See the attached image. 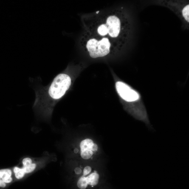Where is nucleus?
I'll use <instances>...</instances> for the list:
<instances>
[{
  "instance_id": "nucleus-1",
  "label": "nucleus",
  "mask_w": 189,
  "mask_h": 189,
  "mask_svg": "<svg viewBox=\"0 0 189 189\" xmlns=\"http://www.w3.org/2000/svg\"><path fill=\"white\" fill-rule=\"evenodd\" d=\"M71 84L69 76L64 74H59L51 84L49 89V94L51 98L58 100L65 94Z\"/></svg>"
},
{
  "instance_id": "nucleus-9",
  "label": "nucleus",
  "mask_w": 189,
  "mask_h": 189,
  "mask_svg": "<svg viewBox=\"0 0 189 189\" xmlns=\"http://www.w3.org/2000/svg\"><path fill=\"white\" fill-rule=\"evenodd\" d=\"M88 185L86 177L84 176L81 178L77 183V186L80 189H85Z\"/></svg>"
},
{
  "instance_id": "nucleus-8",
  "label": "nucleus",
  "mask_w": 189,
  "mask_h": 189,
  "mask_svg": "<svg viewBox=\"0 0 189 189\" xmlns=\"http://www.w3.org/2000/svg\"><path fill=\"white\" fill-rule=\"evenodd\" d=\"M93 154V152L90 150L85 149L81 150V156L83 159H89L92 156Z\"/></svg>"
},
{
  "instance_id": "nucleus-7",
  "label": "nucleus",
  "mask_w": 189,
  "mask_h": 189,
  "mask_svg": "<svg viewBox=\"0 0 189 189\" xmlns=\"http://www.w3.org/2000/svg\"><path fill=\"white\" fill-rule=\"evenodd\" d=\"M94 142L91 139H87L82 141L81 142L80 147L81 150L85 149L90 150Z\"/></svg>"
},
{
  "instance_id": "nucleus-18",
  "label": "nucleus",
  "mask_w": 189,
  "mask_h": 189,
  "mask_svg": "<svg viewBox=\"0 0 189 189\" xmlns=\"http://www.w3.org/2000/svg\"><path fill=\"white\" fill-rule=\"evenodd\" d=\"M75 171H75V173H76V174H80L81 173V169L80 168H78V167H77V168H76L75 169Z\"/></svg>"
},
{
  "instance_id": "nucleus-20",
  "label": "nucleus",
  "mask_w": 189,
  "mask_h": 189,
  "mask_svg": "<svg viewBox=\"0 0 189 189\" xmlns=\"http://www.w3.org/2000/svg\"><path fill=\"white\" fill-rule=\"evenodd\" d=\"M99 12H100V11H97L96 12V13L98 14L99 13Z\"/></svg>"
},
{
  "instance_id": "nucleus-3",
  "label": "nucleus",
  "mask_w": 189,
  "mask_h": 189,
  "mask_svg": "<svg viewBox=\"0 0 189 189\" xmlns=\"http://www.w3.org/2000/svg\"><path fill=\"white\" fill-rule=\"evenodd\" d=\"M116 87L119 95L125 101L134 102L139 98L138 93L123 82H117L116 83Z\"/></svg>"
},
{
  "instance_id": "nucleus-15",
  "label": "nucleus",
  "mask_w": 189,
  "mask_h": 189,
  "mask_svg": "<svg viewBox=\"0 0 189 189\" xmlns=\"http://www.w3.org/2000/svg\"><path fill=\"white\" fill-rule=\"evenodd\" d=\"M3 182L5 183H10L12 181V178L11 176H4L2 179Z\"/></svg>"
},
{
  "instance_id": "nucleus-10",
  "label": "nucleus",
  "mask_w": 189,
  "mask_h": 189,
  "mask_svg": "<svg viewBox=\"0 0 189 189\" xmlns=\"http://www.w3.org/2000/svg\"><path fill=\"white\" fill-rule=\"evenodd\" d=\"M98 33L101 36H105L108 34V29L106 24H103L99 26L97 29Z\"/></svg>"
},
{
  "instance_id": "nucleus-17",
  "label": "nucleus",
  "mask_w": 189,
  "mask_h": 189,
  "mask_svg": "<svg viewBox=\"0 0 189 189\" xmlns=\"http://www.w3.org/2000/svg\"><path fill=\"white\" fill-rule=\"evenodd\" d=\"M6 186V183L1 179H0V187L4 188Z\"/></svg>"
},
{
  "instance_id": "nucleus-14",
  "label": "nucleus",
  "mask_w": 189,
  "mask_h": 189,
  "mask_svg": "<svg viewBox=\"0 0 189 189\" xmlns=\"http://www.w3.org/2000/svg\"><path fill=\"white\" fill-rule=\"evenodd\" d=\"M91 167L87 166L85 167L83 170V176H86L91 173Z\"/></svg>"
},
{
  "instance_id": "nucleus-6",
  "label": "nucleus",
  "mask_w": 189,
  "mask_h": 189,
  "mask_svg": "<svg viewBox=\"0 0 189 189\" xmlns=\"http://www.w3.org/2000/svg\"><path fill=\"white\" fill-rule=\"evenodd\" d=\"M88 185L95 186L98 184L99 175L96 173H93L86 177Z\"/></svg>"
},
{
  "instance_id": "nucleus-5",
  "label": "nucleus",
  "mask_w": 189,
  "mask_h": 189,
  "mask_svg": "<svg viewBox=\"0 0 189 189\" xmlns=\"http://www.w3.org/2000/svg\"><path fill=\"white\" fill-rule=\"evenodd\" d=\"M36 167V164L32 163L27 166H23L22 168L15 167L13 169V172L16 179H21L24 177L26 174L32 173Z\"/></svg>"
},
{
  "instance_id": "nucleus-2",
  "label": "nucleus",
  "mask_w": 189,
  "mask_h": 189,
  "mask_svg": "<svg viewBox=\"0 0 189 189\" xmlns=\"http://www.w3.org/2000/svg\"><path fill=\"white\" fill-rule=\"evenodd\" d=\"M110 46L109 39L104 38L99 41L95 39H91L88 41L86 47L91 57L96 58L108 55Z\"/></svg>"
},
{
  "instance_id": "nucleus-11",
  "label": "nucleus",
  "mask_w": 189,
  "mask_h": 189,
  "mask_svg": "<svg viewBox=\"0 0 189 189\" xmlns=\"http://www.w3.org/2000/svg\"><path fill=\"white\" fill-rule=\"evenodd\" d=\"M12 172L10 170L3 169L0 170V179H2L4 176H11Z\"/></svg>"
},
{
  "instance_id": "nucleus-16",
  "label": "nucleus",
  "mask_w": 189,
  "mask_h": 189,
  "mask_svg": "<svg viewBox=\"0 0 189 189\" xmlns=\"http://www.w3.org/2000/svg\"><path fill=\"white\" fill-rule=\"evenodd\" d=\"M98 150V146L96 144L94 143L91 148V150L93 152H95L97 151Z\"/></svg>"
},
{
  "instance_id": "nucleus-13",
  "label": "nucleus",
  "mask_w": 189,
  "mask_h": 189,
  "mask_svg": "<svg viewBox=\"0 0 189 189\" xmlns=\"http://www.w3.org/2000/svg\"><path fill=\"white\" fill-rule=\"evenodd\" d=\"M22 163L23 166H27L31 165L33 162L31 159L29 158H25L23 159Z\"/></svg>"
},
{
  "instance_id": "nucleus-4",
  "label": "nucleus",
  "mask_w": 189,
  "mask_h": 189,
  "mask_svg": "<svg viewBox=\"0 0 189 189\" xmlns=\"http://www.w3.org/2000/svg\"><path fill=\"white\" fill-rule=\"evenodd\" d=\"M106 25L108 29V33L112 38L118 36L120 29V20L115 15L108 17L106 20Z\"/></svg>"
},
{
  "instance_id": "nucleus-19",
  "label": "nucleus",
  "mask_w": 189,
  "mask_h": 189,
  "mask_svg": "<svg viewBox=\"0 0 189 189\" xmlns=\"http://www.w3.org/2000/svg\"><path fill=\"white\" fill-rule=\"evenodd\" d=\"M76 151H77L76 153H77V152H78V150L77 149H75V150H74V152H75Z\"/></svg>"
},
{
  "instance_id": "nucleus-12",
  "label": "nucleus",
  "mask_w": 189,
  "mask_h": 189,
  "mask_svg": "<svg viewBox=\"0 0 189 189\" xmlns=\"http://www.w3.org/2000/svg\"><path fill=\"white\" fill-rule=\"evenodd\" d=\"M189 5H188L184 7L183 9L182 13L184 18L187 22H189Z\"/></svg>"
}]
</instances>
